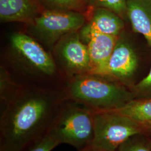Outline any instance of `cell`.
<instances>
[{"label":"cell","mask_w":151,"mask_h":151,"mask_svg":"<svg viewBox=\"0 0 151 151\" xmlns=\"http://www.w3.org/2000/svg\"><path fill=\"white\" fill-rule=\"evenodd\" d=\"M120 36L101 34L91 35L86 42L90 62L88 73L98 75L108 63Z\"/></svg>","instance_id":"obj_10"},{"label":"cell","mask_w":151,"mask_h":151,"mask_svg":"<svg viewBox=\"0 0 151 151\" xmlns=\"http://www.w3.org/2000/svg\"><path fill=\"white\" fill-rule=\"evenodd\" d=\"M75 34L73 32L63 37L58 44V53L71 72L77 75L87 74L90 70L87 47L80 35Z\"/></svg>","instance_id":"obj_8"},{"label":"cell","mask_w":151,"mask_h":151,"mask_svg":"<svg viewBox=\"0 0 151 151\" xmlns=\"http://www.w3.org/2000/svg\"><path fill=\"white\" fill-rule=\"evenodd\" d=\"M130 89L135 99H151V67L147 75Z\"/></svg>","instance_id":"obj_18"},{"label":"cell","mask_w":151,"mask_h":151,"mask_svg":"<svg viewBox=\"0 0 151 151\" xmlns=\"http://www.w3.org/2000/svg\"><path fill=\"white\" fill-rule=\"evenodd\" d=\"M46 10H70L83 12L88 7V0H39Z\"/></svg>","instance_id":"obj_14"},{"label":"cell","mask_w":151,"mask_h":151,"mask_svg":"<svg viewBox=\"0 0 151 151\" xmlns=\"http://www.w3.org/2000/svg\"><path fill=\"white\" fill-rule=\"evenodd\" d=\"M10 42L13 49L32 67L45 75H53L55 65L52 57L32 37L22 32L12 34Z\"/></svg>","instance_id":"obj_7"},{"label":"cell","mask_w":151,"mask_h":151,"mask_svg":"<svg viewBox=\"0 0 151 151\" xmlns=\"http://www.w3.org/2000/svg\"><path fill=\"white\" fill-rule=\"evenodd\" d=\"M94 111L77 104L63 105L50 131L60 144H67L78 151L91 145L94 137Z\"/></svg>","instance_id":"obj_4"},{"label":"cell","mask_w":151,"mask_h":151,"mask_svg":"<svg viewBox=\"0 0 151 151\" xmlns=\"http://www.w3.org/2000/svg\"><path fill=\"white\" fill-rule=\"evenodd\" d=\"M68 99L94 111L115 110L135 99L129 87L106 77L83 74L76 76L67 86Z\"/></svg>","instance_id":"obj_2"},{"label":"cell","mask_w":151,"mask_h":151,"mask_svg":"<svg viewBox=\"0 0 151 151\" xmlns=\"http://www.w3.org/2000/svg\"><path fill=\"white\" fill-rule=\"evenodd\" d=\"M60 145V142L54 134L50 131H49L43 137L31 144L22 151H52Z\"/></svg>","instance_id":"obj_16"},{"label":"cell","mask_w":151,"mask_h":151,"mask_svg":"<svg viewBox=\"0 0 151 151\" xmlns=\"http://www.w3.org/2000/svg\"><path fill=\"white\" fill-rule=\"evenodd\" d=\"M86 23L83 12L70 10H45L30 25L38 35L47 43H54L60 38L81 29Z\"/></svg>","instance_id":"obj_5"},{"label":"cell","mask_w":151,"mask_h":151,"mask_svg":"<svg viewBox=\"0 0 151 151\" xmlns=\"http://www.w3.org/2000/svg\"><path fill=\"white\" fill-rule=\"evenodd\" d=\"M67 97L19 86L0 118V151H22L50 129Z\"/></svg>","instance_id":"obj_1"},{"label":"cell","mask_w":151,"mask_h":151,"mask_svg":"<svg viewBox=\"0 0 151 151\" xmlns=\"http://www.w3.org/2000/svg\"><path fill=\"white\" fill-rule=\"evenodd\" d=\"M142 124L146 127L147 129L151 131V122L145 123H143Z\"/></svg>","instance_id":"obj_20"},{"label":"cell","mask_w":151,"mask_h":151,"mask_svg":"<svg viewBox=\"0 0 151 151\" xmlns=\"http://www.w3.org/2000/svg\"><path fill=\"white\" fill-rule=\"evenodd\" d=\"M116 151H151L145 134L134 135L119 147Z\"/></svg>","instance_id":"obj_17"},{"label":"cell","mask_w":151,"mask_h":151,"mask_svg":"<svg viewBox=\"0 0 151 151\" xmlns=\"http://www.w3.org/2000/svg\"><path fill=\"white\" fill-rule=\"evenodd\" d=\"M138 66V57L128 42L121 35L107 64L98 76L117 81L130 87Z\"/></svg>","instance_id":"obj_6"},{"label":"cell","mask_w":151,"mask_h":151,"mask_svg":"<svg viewBox=\"0 0 151 151\" xmlns=\"http://www.w3.org/2000/svg\"><path fill=\"white\" fill-rule=\"evenodd\" d=\"M127 18L151 48V0H127Z\"/></svg>","instance_id":"obj_12"},{"label":"cell","mask_w":151,"mask_h":151,"mask_svg":"<svg viewBox=\"0 0 151 151\" xmlns=\"http://www.w3.org/2000/svg\"><path fill=\"white\" fill-rule=\"evenodd\" d=\"M88 7L90 10L104 8L113 11L122 19H126L127 0H88Z\"/></svg>","instance_id":"obj_15"},{"label":"cell","mask_w":151,"mask_h":151,"mask_svg":"<svg viewBox=\"0 0 151 151\" xmlns=\"http://www.w3.org/2000/svg\"><path fill=\"white\" fill-rule=\"evenodd\" d=\"M145 137H146L147 143L148 145L150 146V147L151 148V132L147 134H146Z\"/></svg>","instance_id":"obj_19"},{"label":"cell","mask_w":151,"mask_h":151,"mask_svg":"<svg viewBox=\"0 0 151 151\" xmlns=\"http://www.w3.org/2000/svg\"><path fill=\"white\" fill-rule=\"evenodd\" d=\"M93 122L94 137L90 147L96 151H116L131 137L151 132L143 124L115 110L94 111Z\"/></svg>","instance_id":"obj_3"},{"label":"cell","mask_w":151,"mask_h":151,"mask_svg":"<svg viewBox=\"0 0 151 151\" xmlns=\"http://www.w3.org/2000/svg\"><path fill=\"white\" fill-rule=\"evenodd\" d=\"M77 151H96V150H95L93 148H92L91 147H87L85 149H83V150H78Z\"/></svg>","instance_id":"obj_21"},{"label":"cell","mask_w":151,"mask_h":151,"mask_svg":"<svg viewBox=\"0 0 151 151\" xmlns=\"http://www.w3.org/2000/svg\"><path fill=\"white\" fill-rule=\"evenodd\" d=\"M91 15L88 23L82 27L79 35L85 42L96 34L120 36L124 30V19L108 9L97 8L91 10Z\"/></svg>","instance_id":"obj_9"},{"label":"cell","mask_w":151,"mask_h":151,"mask_svg":"<svg viewBox=\"0 0 151 151\" xmlns=\"http://www.w3.org/2000/svg\"><path fill=\"white\" fill-rule=\"evenodd\" d=\"M39 0H0V20L2 22L32 23L39 15Z\"/></svg>","instance_id":"obj_11"},{"label":"cell","mask_w":151,"mask_h":151,"mask_svg":"<svg viewBox=\"0 0 151 151\" xmlns=\"http://www.w3.org/2000/svg\"><path fill=\"white\" fill-rule=\"evenodd\" d=\"M115 111L141 124L150 122H151V99H134Z\"/></svg>","instance_id":"obj_13"}]
</instances>
